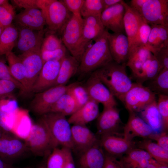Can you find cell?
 I'll return each mask as SVG.
<instances>
[{"label": "cell", "mask_w": 168, "mask_h": 168, "mask_svg": "<svg viewBox=\"0 0 168 168\" xmlns=\"http://www.w3.org/2000/svg\"><path fill=\"white\" fill-rule=\"evenodd\" d=\"M29 151L40 156H49L58 146L42 118L32 124L29 134L25 139Z\"/></svg>", "instance_id": "3"}, {"label": "cell", "mask_w": 168, "mask_h": 168, "mask_svg": "<svg viewBox=\"0 0 168 168\" xmlns=\"http://www.w3.org/2000/svg\"><path fill=\"white\" fill-rule=\"evenodd\" d=\"M152 159L144 150L134 148L121 156L119 161L123 168H146Z\"/></svg>", "instance_id": "25"}, {"label": "cell", "mask_w": 168, "mask_h": 168, "mask_svg": "<svg viewBox=\"0 0 168 168\" xmlns=\"http://www.w3.org/2000/svg\"><path fill=\"white\" fill-rule=\"evenodd\" d=\"M161 69L157 60L152 54L133 77L136 83L143 84L145 82L155 77Z\"/></svg>", "instance_id": "30"}, {"label": "cell", "mask_w": 168, "mask_h": 168, "mask_svg": "<svg viewBox=\"0 0 168 168\" xmlns=\"http://www.w3.org/2000/svg\"><path fill=\"white\" fill-rule=\"evenodd\" d=\"M108 31L105 29L103 34L94 40V43L85 51L77 72L82 75L90 74L113 60L109 47Z\"/></svg>", "instance_id": "2"}, {"label": "cell", "mask_w": 168, "mask_h": 168, "mask_svg": "<svg viewBox=\"0 0 168 168\" xmlns=\"http://www.w3.org/2000/svg\"><path fill=\"white\" fill-rule=\"evenodd\" d=\"M103 168H123L119 161L115 157L105 154V160Z\"/></svg>", "instance_id": "51"}, {"label": "cell", "mask_w": 168, "mask_h": 168, "mask_svg": "<svg viewBox=\"0 0 168 168\" xmlns=\"http://www.w3.org/2000/svg\"><path fill=\"white\" fill-rule=\"evenodd\" d=\"M156 100V94L148 87L138 83L133 85L125 95L123 102L129 112L139 113Z\"/></svg>", "instance_id": "7"}, {"label": "cell", "mask_w": 168, "mask_h": 168, "mask_svg": "<svg viewBox=\"0 0 168 168\" xmlns=\"http://www.w3.org/2000/svg\"><path fill=\"white\" fill-rule=\"evenodd\" d=\"M66 158L63 168H75L72 150L65 148Z\"/></svg>", "instance_id": "52"}, {"label": "cell", "mask_w": 168, "mask_h": 168, "mask_svg": "<svg viewBox=\"0 0 168 168\" xmlns=\"http://www.w3.org/2000/svg\"><path fill=\"white\" fill-rule=\"evenodd\" d=\"M71 130L73 150L80 154L100 142L96 135L86 125H72Z\"/></svg>", "instance_id": "18"}, {"label": "cell", "mask_w": 168, "mask_h": 168, "mask_svg": "<svg viewBox=\"0 0 168 168\" xmlns=\"http://www.w3.org/2000/svg\"><path fill=\"white\" fill-rule=\"evenodd\" d=\"M158 108L161 117L164 131L168 128V95H158Z\"/></svg>", "instance_id": "42"}, {"label": "cell", "mask_w": 168, "mask_h": 168, "mask_svg": "<svg viewBox=\"0 0 168 168\" xmlns=\"http://www.w3.org/2000/svg\"><path fill=\"white\" fill-rule=\"evenodd\" d=\"M11 133L0 131V158L11 164L29 151L25 142Z\"/></svg>", "instance_id": "10"}, {"label": "cell", "mask_w": 168, "mask_h": 168, "mask_svg": "<svg viewBox=\"0 0 168 168\" xmlns=\"http://www.w3.org/2000/svg\"><path fill=\"white\" fill-rule=\"evenodd\" d=\"M104 10L102 0H84L80 11L82 18L100 16Z\"/></svg>", "instance_id": "39"}, {"label": "cell", "mask_w": 168, "mask_h": 168, "mask_svg": "<svg viewBox=\"0 0 168 168\" xmlns=\"http://www.w3.org/2000/svg\"><path fill=\"white\" fill-rule=\"evenodd\" d=\"M9 64L10 72L13 77L21 84L24 88L26 86V70L20 58L12 52L5 55Z\"/></svg>", "instance_id": "34"}, {"label": "cell", "mask_w": 168, "mask_h": 168, "mask_svg": "<svg viewBox=\"0 0 168 168\" xmlns=\"http://www.w3.org/2000/svg\"><path fill=\"white\" fill-rule=\"evenodd\" d=\"M105 154L100 142L80 154L79 161L80 168H103Z\"/></svg>", "instance_id": "23"}, {"label": "cell", "mask_w": 168, "mask_h": 168, "mask_svg": "<svg viewBox=\"0 0 168 168\" xmlns=\"http://www.w3.org/2000/svg\"><path fill=\"white\" fill-rule=\"evenodd\" d=\"M41 118L58 145L73 150L71 126L66 116L60 113L50 112Z\"/></svg>", "instance_id": "5"}, {"label": "cell", "mask_w": 168, "mask_h": 168, "mask_svg": "<svg viewBox=\"0 0 168 168\" xmlns=\"http://www.w3.org/2000/svg\"><path fill=\"white\" fill-rule=\"evenodd\" d=\"M45 168L43 167H41V168Z\"/></svg>", "instance_id": "60"}, {"label": "cell", "mask_w": 168, "mask_h": 168, "mask_svg": "<svg viewBox=\"0 0 168 168\" xmlns=\"http://www.w3.org/2000/svg\"><path fill=\"white\" fill-rule=\"evenodd\" d=\"M103 148L107 154L115 157L122 156L134 148V143L123 138L113 134L101 136L100 140Z\"/></svg>", "instance_id": "21"}, {"label": "cell", "mask_w": 168, "mask_h": 168, "mask_svg": "<svg viewBox=\"0 0 168 168\" xmlns=\"http://www.w3.org/2000/svg\"><path fill=\"white\" fill-rule=\"evenodd\" d=\"M155 140L159 146L168 151V135L166 131L153 134L149 138Z\"/></svg>", "instance_id": "49"}, {"label": "cell", "mask_w": 168, "mask_h": 168, "mask_svg": "<svg viewBox=\"0 0 168 168\" xmlns=\"http://www.w3.org/2000/svg\"><path fill=\"white\" fill-rule=\"evenodd\" d=\"M32 168L29 167H25V168Z\"/></svg>", "instance_id": "59"}, {"label": "cell", "mask_w": 168, "mask_h": 168, "mask_svg": "<svg viewBox=\"0 0 168 168\" xmlns=\"http://www.w3.org/2000/svg\"><path fill=\"white\" fill-rule=\"evenodd\" d=\"M161 69H168V47L156 50L152 53Z\"/></svg>", "instance_id": "47"}, {"label": "cell", "mask_w": 168, "mask_h": 168, "mask_svg": "<svg viewBox=\"0 0 168 168\" xmlns=\"http://www.w3.org/2000/svg\"><path fill=\"white\" fill-rule=\"evenodd\" d=\"M18 26V37L16 45L22 54L42 45L44 32V29L35 30L26 27Z\"/></svg>", "instance_id": "20"}, {"label": "cell", "mask_w": 168, "mask_h": 168, "mask_svg": "<svg viewBox=\"0 0 168 168\" xmlns=\"http://www.w3.org/2000/svg\"><path fill=\"white\" fill-rule=\"evenodd\" d=\"M15 19L18 26L35 30L44 29L46 24L42 12L37 8L25 9L16 15Z\"/></svg>", "instance_id": "22"}, {"label": "cell", "mask_w": 168, "mask_h": 168, "mask_svg": "<svg viewBox=\"0 0 168 168\" xmlns=\"http://www.w3.org/2000/svg\"><path fill=\"white\" fill-rule=\"evenodd\" d=\"M62 60L49 61L44 63L33 87L32 92L38 93L54 86Z\"/></svg>", "instance_id": "14"}, {"label": "cell", "mask_w": 168, "mask_h": 168, "mask_svg": "<svg viewBox=\"0 0 168 168\" xmlns=\"http://www.w3.org/2000/svg\"><path fill=\"white\" fill-rule=\"evenodd\" d=\"M151 26L146 22L143 23L139 28L129 49V53L135 49L142 47L147 48Z\"/></svg>", "instance_id": "38"}, {"label": "cell", "mask_w": 168, "mask_h": 168, "mask_svg": "<svg viewBox=\"0 0 168 168\" xmlns=\"http://www.w3.org/2000/svg\"><path fill=\"white\" fill-rule=\"evenodd\" d=\"M15 12L13 6L7 2L0 6V27L2 29L12 24Z\"/></svg>", "instance_id": "41"}, {"label": "cell", "mask_w": 168, "mask_h": 168, "mask_svg": "<svg viewBox=\"0 0 168 168\" xmlns=\"http://www.w3.org/2000/svg\"><path fill=\"white\" fill-rule=\"evenodd\" d=\"M147 0H131L129 6L139 14L144 3Z\"/></svg>", "instance_id": "53"}, {"label": "cell", "mask_w": 168, "mask_h": 168, "mask_svg": "<svg viewBox=\"0 0 168 168\" xmlns=\"http://www.w3.org/2000/svg\"><path fill=\"white\" fill-rule=\"evenodd\" d=\"M84 86L91 100L101 103L104 108L116 106L117 103L114 97L94 71L90 74Z\"/></svg>", "instance_id": "12"}, {"label": "cell", "mask_w": 168, "mask_h": 168, "mask_svg": "<svg viewBox=\"0 0 168 168\" xmlns=\"http://www.w3.org/2000/svg\"><path fill=\"white\" fill-rule=\"evenodd\" d=\"M41 45L18 56L26 70L25 92H32L33 87L43 66L44 63L41 55Z\"/></svg>", "instance_id": "9"}, {"label": "cell", "mask_w": 168, "mask_h": 168, "mask_svg": "<svg viewBox=\"0 0 168 168\" xmlns=\"http://www.w3.org/2000/svg\"><path fill=\"white\" fill-rule=\"evenodd\" d=\"M7 2L8 1L7 0H0V6Z\"/></svg>", "instance_id": "57"}, {"label": "cell", "mask_w": 168, "mask_h": 168, "mask_svg": "<svg viewBox=\"0 0 168 168\" xmlns=\"http://www.w3.org/2000/svg\"><path fill=\"white\" fill-rule=\"evenodd\" d=\"M139 113L140 117L152 129L153 134L159 133L163 130L162 119L158 108L156 100Z\"/></svg>", "instance_id": "28"}, {"label": "cell", "mask_w": 168, "mask_h": 168, "mask_svg": "<svg viewBox=\"0 0 168 168\" xmlns=\"http://www.w3.org/2000/svg\"><path fill=\"white\" fill-rule=\"evenodd\" d=\"M104 10L105 9L119 3L122 2L123 0H102Z\"/></svg>", "instance_id": "54"}, {"label": "cell", "mask_w": 168, "mask_h": 168, "mask_svg": "<svg viewBox=\"0 0 168 168\" xmlns=\"http://www.w3.org/2000/svg\"><path fill=\"white\" fill-rule=\"evenodd\" d=\"M77 110V106L74 99L67 91L56 102L49 112L60 113L66 116L71 115Z\"/></svg>", "instance_id": "35"}, {"label": "cell", "mask_w": 168, "mask_h": 168, "mask_svg": "<svg viewBox=\"0 0 168 168\" xmlns=\"http://www.w3.org/2000/svg\"><path fill=\"white\" fill-rule=\"evenodd\" d=\"M146 168H168V165L161 164L152 159Z\"/></svg>", "instance_id": "55"}, {"label": "cell", "mask_w": 168, "mask_h": 168, "mask_svg": "<svg viewBox=\"0 0 168 168\" xmlns=\"http://www.w3.org/2000/svg\"><path fill=\"white\" fill-rule=\"evenodd\" d=\"M82 31L81 16L72 14L60 34L63 44L79 63L83 55L81 49Z\"/></svg>", "instance_id": "6"}, {"label": "cell", "mask_w": 168, "mask_h": 168, "mask_svg": "<svg viewBox=\"0 0 168 168\" xmlns=\"http://www.w3.org/2000/svg\"><path fill=\"white\" fill-rule=\"evenodd\" d=\"M16 88L20 89L14 82L10 81L0 80V99L11 96Z\"/></svg>", "instance_id": "46"}, {"label": "cell", "mask_w": 168, "mask_h": 168, "mask_svg": "<svg viewBox=\"0 0 168 168\" xmlns=\"http://www.w3.org/2000/svg\"><path fill=\"white\" fill-rule=\"evenodd\" d=\"M109 47L113 61L119 64L126 63L129 57V43L124 33L108 31L107 35Z\"/></svg>", "instance_id": "16"}, {"label": "cell", "mask_w": 168, "mask_h": 168, "mask_svg": "<svg viewBox=\"0 0 168 168\" xmlns=\"http://www.w3.org/2000/svg\"><path fill=\"white\" fill-rule=\"evenodd\" d=\"M121 123L119 111L116 106L104 108L97 118V133L101 136L108 134L117 135Z\"/></svg>", "instance_id": "13"}, {"label": "cell", "mask_w": 168, "mask_h": 168, "mask_svg": "<svg viewBox=\"0 0 168 168\" xmlns=\"http://www.w3.org/2000/svg\"><path fill=\"white\" fill-rule=\"evenodd\" d=\"M140 148L146 151L152 158L159 163L168 165V151L157 143L144 140L138 144Z\"/></svg>", "instance_id": "33"}, {"label": "cell", "mask_w": 168, "mask_h": 168, "mask_svg": "<svg viewBox=\"0 0 168 168\" xmlns=\"http://www.w3.org/2000/svg\"><path fill=\"white\" fill-rule=\"evenodd\" d=\"M66 158L65 148H55L49 155L45 168H63Z\"/></svg>", "instance_id": "40"}, {"label": "cell", "mask_w": 168, "mask_h": 168, "mask_svg": "<svg viewBox=\"0 0 168 168\" xmlns=\"http://www.w3.org/2000/svg\"><path fill=\"white\" fill-rule=\"evenodd\" d=\"M3 29L0 27V36L2 33V32Z\"/></svg>", "instance_id": "58"}, {"label": "cell", "mask_w": 168, "mask_h": 168, "mask_svg": "<svg viewBox=\"0 0 168 168\" xmlns=\"http://www.w3.org/2000/svg\"><path fill=\"white\" fill-rule=\"evenodd\" d=\"M100 16H90L82 18V38L81 49L83 54L91 40L101 35L105 29Z\"/></svg>", "instance_id": "19"}, {"label": "cell", "mask_w": 168, "mask_h": 168, "mask_svg": "<svg viewBox=\"0 0 168 168\" xmlns=\"http://www.w3.org/2000/svg\"><path fill=\"white\" fill-rule=\"evenodd\" d=\"M153 134L152 128L136 113L129 112L128 121L124 128V138L132 141L136 137L149 138Z\"/></svg>", "instance_id": "17"}, {"label": "cell", "mask_w": 168, "mask_h": 168, "mask_svg": "<svg viewBox=\"0 0 168 168\" xmlns=\"http://www.w3.org/2000/svg\"><path fill=\"white\" fill-rule=\"evenodd\" d=\"M67 49L64 44L60 48L52 51H41L44 64L49 61H61L67 55Z\"/></svg>", "instance_id": "44"}, {"label": "cell", "mask_w": 168, "mask_h": 168, "mask_svg": "<svg viewBox=\"0 0 168 168\" xmlns=\"http://www.w3.org/2000/svg\"><path fill=\"white\" fill-rule=\"evenodd\" d=\"M68 92L74 99L77 106V110L84 105L90 100L85 86L81 85L79 82L72 83Z\"/></svg>", "instance_id": "37"}, {"label": "cell", "mask_w": 168, "mask_h": 168, "mask_svg": "<svg viewBox=\"0 0 168 168\" xmlns=\"http://www.w3.org/2000/svg\"><path fill=\"white\" fill-rule=\"evenodd\" d=\"M150 26L147 48L152 54L156 50L168 47V26L157 25Z\"/></svg>", "instance_id": "27"}, {"label": "cell", "mask_w": 168, "mask_h": 168, "mask_svg": "<svg viewBox=\"0 0 168 168\" xmlns=\"http://www.w3.org/2000/svg\"><path fill=\"white\" fill-rule=\"evenodd\" d=\"M123 2L105 9L102 13L100 19L107 30H110L114 33L125 32L124 24L125 9Z\"/></svg>", "instance_id": "15"}, {"label": "cell", "mask_w": 168, "mask_h": 168, "mask_svg": "<svg viewBox=\"0 0 168 168\" xmlns=\"http://www.w3.org/2000/svg\"><path fill=\"white\" fill-rule=\"evenodd\" d=\"M68 10L75 15H81L80 11L84 0H62Z\"/></svg>", "instance_id": "48"}, {"label": "cell", "mask_w": 168, "mask_h": 168, "mask_svg": "<svg viewBox=\"0 0 168 168\" xmlns=\"http://www.w3.org/2000/svg\"><path fill=\"white\" fill-rule=\"evenodd\" d=\"M152 54L146 47L137 48L129 53L126 65L131 70L133 76L138 72L142 65Z\"/></svg>", "instance_id": "32"}, {"label": "cell", "mask_w": 168, "mask_h": 168, "mask_svg": "<svg viewBox=\"0 0 168 168\" xmlns=\"http://www.w3.org/2000/svg\"><path fill=\"white\" fill-rule=\"evenodd\" d=\"M126 64H119L113 60L94 71L114 96L123 103L133 83L127 73Z\"/></svg>", "instance_id": "1"}, {"label": "cell", "mask_w": 168, "mask_h": 168, "mask_svg": "<svg viewBox=\"0 0 168 168\" xmlns=\"http://www.w3.org/2000/svg\"><path fill=\"white\" fill-rule=\"evenodd\" d=\"M38 8L44 15L49 33H61L72 14L62 0H37Z\"/></svg>", "instance_id": "4"}, {"label": "cell", "mask_w": 168, "mask_h": 168, "mask_svg": "<svg viewBox=\"0 0 168 168\" xmlns=\"http://www.w3.org/2000/svg\"><path fill=\"white\" fill-rule=\"evenodd\" d=\"M63 44L61 38H59L54 34L49 33L44 38L41 51H52L61 47Z\"/></svg>", "instance_id": "43"}, {"label": "cell", "mask_w": 168, "mask_h": 168, "mask_svg": "<svg viewBox=\"0 0 168 168\" xmlns=\"http://www.w3.org/2000/svg\"><path fill=\"white\" fill-rule=\"evenodd\" d=\"M149 82L148 87L156 94L168 95V69H162Z\"/></svg>", "instance_id": "36"}, {"label": "cell", "mask_w": 168, "mask_h": 168, "mask_svg": "<svg viewBox=\"0 0 168 168\" xmlns=\"http://www.w3.org/2000/svg\"><path fill=\"white\" fill-rule=\"evenodd\" d=\"M123 3L125 9L124 18V27L128 40L129 47L139 28L145 22L138 12L131 8L124 1Z\"/></svg>", "instance_id": "26"}, {"label": "cell", "mask_w": 168, "mask_h": 168, "mask_svg": "<svg viewBox=\"0 0 168 168\" xmlns=\"http://www.w3.org/2000/svg\"><path fill=\"white\" fill-rule=\"evenodd\" d=\"M79 63L72 56L67 55L62 60L55 86H65L77 72Z\"/></svg>", "instance_id": "29"}, {"label": "cell", "mask_w": 168, "mask_h": 168, "mask_svg": "<svg viewBox=\"0 0 168 168\" xmlns=\"http://www.w3.org/2000/svg\"><path fill=\"white\" fill-rule=\"evenodd\" d=\"M0 168H14L12 164L8 163L0 158Z\"/></svg>", "instance_id": "56"}, {"label": "cell", "mask_w": 168, "mask_h": 168, "mask_svg": "<svg viewBox=\"0 0 168 168\" xmlns=\"http://www.w3.org/2000/svg\"><path fill=\"white\" fill-rule=\"evenodd\" d=\"M11 1L16 6L19 8L27 9L38 8L37 0H14Z\"/></svg>", "instance_id": "50"}, {"label": "cell", "mask_w": 168, "mask_h": 168, "mask_svg": "<svg viewBox=\"0 0 168 168\" xmlns=\"http://www.w3.org/2000/svg\"><path fill=\"white\" fill-rule=\"evenodd\" d=\"M17 28L13 24L4 28L0 36V55L12 52L18 37Z\"/></svg>", "instance_id": "31"}, {"label": "cell", "mask_w": 168, "mask_h": 168, "mask_svg": "<svg viewBox=\"0 0 168 168\" xmlns=\"http://www.w3.org/2000/svg\"><path fill=\"white\" fill-rule=\"evenodd\" d=\"M99 114V103L90 99L71 115L68 119L71 124L86 125L97 119Z\"/></svg>", "instance_id": "24"}, {"label": "cell", "mask_w": 168, "mask_h": 168, "mask_svg": "<svg viewBox=\"0 0 168 168\" xmlns=\"http://www.w3.org/2000/svg\"><path fill=\"white\" fill-rule=\"evenodd\" d=\"M0 55V80L10 81L15 83L22 91L24 92L22 85L16 80L12 76L8 66L6 64L4 58Z\"/></svg>", "instance_id": "45"}, {"label": "cell", "mask_w": 168, "mask_h": 168, "mask_svg": "<svg viewBox=\"0 0 168 168\" xmlns=\"http://www.w3.org/2000/svg\"><path fill=\"white\" fill-rule=\"evenodd\" d=\"M140 14L149 25L168 26V0H147Z\"/></svg>", "instance_id": "11"}, {"label": "cell", "mask_w": 168, "mask_h": 168, "mask_svg": "<svg viewBox=\"0 0 168 168\" xmlns=\"http://www.w3.org/2000/svg\"><path fill=\"white\" fill-rule=\"evenodd\" d=\"M72 84L55 86L36 93L30 104L31 110L35 113L41 116L49 112L54 104L67 92Z\"/></svg>", "instance_id": "8"}]
</instances>
